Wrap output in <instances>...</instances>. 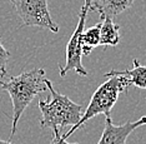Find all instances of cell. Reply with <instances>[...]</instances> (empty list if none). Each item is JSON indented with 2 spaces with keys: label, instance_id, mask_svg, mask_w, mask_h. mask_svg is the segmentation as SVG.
<instances>
[{
  "label": "cell",
  "instance_id": "1",
  "mask_svg": "<svg viewBox=\"0 0 146 144\" xmlns=\"http://www.w3.org/2000/svg\"><path fill=\"white\" fill-rule=\"evenodd\" d=\"M45 70L34 68L16 76H10L6 82H0V86L9 93L13 102V124L10 135L14 137L18 128V122L26 106L38 94L48 90L45 84Z\"/></svg>",
  "mask_w": 146,
  "mask_h": 144
},
{
  "label": "cell",
  "instance_id": "2",
  "mask_svg": "<svg viewBox=\"0 0 146 144\" xmlns=\"http://www.w3.org/2000/svg\"><path fill=\"white\" fill-rule=\"evenodd\" d=\"M45 84L50 92L51 99L39 100V108L41 110V128H50L54 132L68 125H76L84 114L82 105L74 103L69 96L56 92L48 78H45Z\"/></svg>",
  "mask_w": 146,
  "mask_h": 144
},
{
  "label": "cell",
  "instance_id": "3",
  "mask_svg": "<svg viewBox=\"0 0 146 144\" xmlns=\"http://www.w3.org/2000/svg\"><path fill=\"white\" fill-rule=\"evenodd\" d=\"M130 85H131L130 82L125 76H120V75L109 76L108 80L104 82L95 90V93L91 96L90 103H89L88 108L82 114L81 119L79 120V123L76 125L71 127L69 132L62 134V138L64 139L69 138L74 132H76L79 128H81L89 119L94 118V117L99 114H104L106 118H111L110 112L112 106L115 105V103L117 102L119 95L122 92H126Z\"/></svg>",
  "mask_w": 146,
  "mask_h": 144
},
{
  "label": "cell",
  "instance_id": "4",
  "mask_svg": "<svg viewBox=\"0 0 146 144\" xmlns=\"http://www.w3.org/2000/svg\"><path fill=\"white\" fill-rule=\"evenodd\" d=\"M91 0H84L80 13H79V21L78 25L72 33L70 40L68 42L66 45V62L65 65L60 66V76H65L70 70H74L76 74L86 76L88 72L82 65L81 58H82V33L85 30V23L86 16L90 10Z\"/></svg>",
  "mask_w": 146,
  "mask_h": 144
},
{
  "label": "cell",
  "instance_id": "5",
  "mask_svg": "<svg viewBox=\"0 0 146 144\" xmlns=\"http://www.w3.org/2000/svg\"><path fill=\"white\" fill-rule=\"evenodd\" d=\"M23 26H40L52 33L59 31V25L51 19L48 0H10Z\"/></svg>",
  "mask_w": 146,
  "mask_h": 144
},
{
  "label": "cell",
  "instance_id": "6",
  "mask_svg": "<svg viewBox=\"0 0 146 144\" xmlns=\"http://www.w3.org/2000/svg\"><path fill=\"white\" fill-rule=\"evenodd\" d=\"M142 125H146V115L136 122H127L121 125H115L111 118H106L104 132L98 144H126L127 137Z\"/></svg>",
  "mask_w": 146,
  "mask_h": 144
},
{
  "label": "cell",
  "instance_id": "7",
  "mask_svg": "<svg viewBox=\"0 0 146 144\" xmlns=\"http://www.w3.org/2000/svg\"><path fill=\"white\" fill-rule=\"evenodd\" d=\"M135 0H91L90 10L98 11L101 19L108 18L114 20L117 15L130 9Z\"/></svg>",
  "mask_w": 146,
  "mask_h": 144
},
{
  "label": "cell",
  "instance_id": "8",
  "mask_svg": "<svg viewBox=\"0 0 146 144\" xmlns=\"http://www.w3.org/2000/svg\"><path fill=\"white\" fill-rule=\"evenodd\" d=\"M132 69H125L122 72H117V70H111V72L106 73L104 76L109 78L112 75H120L125 76L126 79L130 82V84L137 86L140 89H146V65H142L139 63L137 59L132 60Z\"/></svg>",
  "mask_w": 146,
  "mask_h": 144
},
{
  "label": "cell",
  "instance_id": "9",
  "mask_svg": "<svg viewBox=\"0 0 146 144\" xmlns=\"http://www.w3.org/2000/svg\"><path fill=\"white\" fill-rule=\"evenodd\" d=\"M100 24V45L116 46L120 43V26L108 18H102Z\"/></svg>",
  "mask_w": 146,
  "mask_h": 144
},
{
  "label": "cell",
  "instance_id": "10",
  "mask_svg": "<svg viewBox=\"0 0 146 144\" xmlns=\"http://www.w3.org/2000/svg\"><path fill=\"white\" fill-rule=\"evenodd\" d=\"M100 26L101 24H96L82 33V55L88 56L91 54L92 49L100 45Z\"/></svg>",
  "mask_w": 146,
  "mask_h": 144
},
{
  "label": "cell",
  "instance_id": "11",
  "mask_svg": "<svg viewBox=\"0 0 146 144\" xmlns=\"http://www.w3.org/2000/svg\"><path fill=\"white\" fill-rule=\"evenodd\" d=\"M10 58V53L5 49V46L0 42V82L4 76H8V70H6V64Z\"/></svg>",
  "mask_w": 146,
  "mask_h": 144
},
{
  "label": "cell",
  "instance_id": "12",
  "mask_svg": "<svg viewBox=\"0 0 146 144\" xmlns=\"http://www.w3.org/2000/svg\"><path fill=\"white\" fill-rule=\"evenodd\" d=\"M51 144H78V143H68L66 139L62 138L60 130H54V138L51 140Z\"/></svg>",
  "mask_w": 146,
  "mask_h": 144
},
{
  "label": "cell",
  "instance_id": "13",
  "mask_svg": "<svg viewBox=\"0 0 146 144\" xmlns=\"http://www.w3.org/2000/svg\"><path fill=\"white\" fill-rule=\"evenodd\" d=\"M0 144H13V142H10V140H3V139H0Z\"/></svg>",
  "mask_w": 146,
  "mask_h": 144
}]
</instances>
